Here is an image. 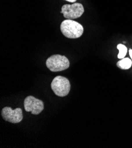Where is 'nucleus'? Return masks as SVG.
I'll use <instances>...</instances> for the list:
<instances>
[{
	"instance_id": "6",
	"label": "nucleus",
	"mask_w": 132,
	"mask_h": 148,
	"mask_svg": "<svg viewBox=\"0 0 132 148\" xmlns=\"http://www.w3.org/2000/svg\"><path fill=\"white\" fill-rule=\"evenodd\" d=\"M1 115L4 121L12 123H18L23 118V112L20 108L13 110L10 107H5L2 110Z\"/></svg>"
},
{
	"instance_id": "4",
	"label": "nucleus",
	"mask_w": 132,
	"mask_h": 148,
	"mask_svg": "<svg viewBox=\"0 0 132 148\" xmlns=\"http://www.w3.org/2000/svg\"><path fill=\"white\" fill-rule=\"evenodd\" d=\"M84 12V8L82 4L74 3L73 4H65L62 7L61 13L64 17L69 20L76 19L81 17Z\"/></svg>"
},
{
	"instance_id": "5",
	"label": "nucleus",
	"mask_w": 132,
	"mask_h": 148,
	"mask_svg": "<svg viewBox=\"0 0 132 148\" xmlns=\"http://www.w3.org/2000/svg\"><path fill=\"white\" fill-rule=\"evenodd\" d=\"M24 107L26 112L37 115L43 110L44 104L41 100L36 99L34 96H29L24 100Z\"/></svg>"
},
{
	"instance_id": "3",
	"label": "nucleus",
	"mask_w": 132,
	"mask_h": 148,
	"mask_svg": "<svg viewBox=\"0 0 132 148\" xmlns=\"http://www.w3.org/2000/svg\"><path fill=\"white\" fill-rule=\"evenodd\" d=\"M51 88L56 96L65 97L70 92V84L67 78L58 76L53 80L51 83Z\"/></svg>"
},
{
	"instance_id": "8",
	"label": "nucleus",
	"mask_w": 132,
	"mask_h": 148,
	"mask_svg": "<svg viewBox=\"0 0 132 148\" xmlns=\"http://www.w3.org/2000/svg\"><path fill=\"white\" fill-rule=\"evenodd\" d=\"M117 49L119 50V54L117 55V57L119 59H122L124 58L127 54V47L124 45L123 44H117Z\"/></svg>"
},
{
	"instance_id": "1",
	"label": "nucleus",
	"mask_w": 132,
	"mask_h": 148,
	"mask_svg": "<svg viewBox=\"0 0 132 148\" xmlns=\"http://www.w3.org/2000/svg\"><path fill=\"white\" fill-rule=\"evenodd\" d=\"M61 31L68 38H79L84 33V27L79 23L72 20H65L61 24Z\"/></svg>"
},
{
	"instance_id": "9",
	"label": "nucleus",
	"mask_w": 132,
	"mask_h": 148,
	"mask_svg": "<svg viewBox=\"0 0 132 148\" xmlns=\"http://www.w3.org/2000/svg\"><path fill=\"white\" fill-rule=\"evenodd\" d=\"M129 53L130 57V58L131 59V60H132V49H130L129 51Z\"/></svg>"
},
{
	"instance_id": "7",
	"label": "nucleus",
	"mask_w": 132,
	"mask_h": 148,
	"mask_svg": "<svg viewBox=\"0 0 132 148\" xmlns=\"http://www.w3.org/2000/svg\"><path fill=\"white\" fill-rule=\"evenodd\" d=\"M132 66L131 59L128 57H124L120 59L118 62L117 63V66L122 70H128Z\"/></svg>"
},
{
	"instance_id": "2",
	"label": "nucleus",
	"mask_w": 132,
	"mask_h": 148,
	"mask_svg": "<svg viewBox=\"0 0 132 148\" xmlns=\"http://www.w3.org/2000/svg\"><path fill=\"white\" fill-rule=\"evenodd\" d=\"M46 67L53 72L61 71L69 68L70 62L67 57L60 54H55L49 57L46 62Z\"/></svg>"
},
{
	"instance_id": "10",
	"label": "nucleus",
	"mask_w": 132,
	"mask_h": 148,
	"mask_svg": "<svg viewBox=\"0 0 132 148\" xmlns=\"http://www.w3.org/2000/svg\"><path fill=\"white\" fill-rule=\"evenodd\" d=\"M65 1L70 2V3H75L77 0H65Z\"/></svg>"
}]
</instances>
